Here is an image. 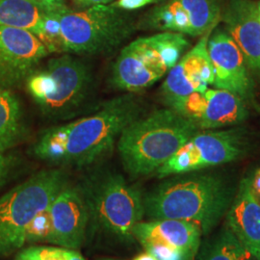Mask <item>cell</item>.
<instances>
[{
	"label": "cell",
	"mask_w": 260,
	"mask_h": 260,
	"mask_svg": "<svg viewBox=\"0 0 260 260\" xmlns=\"http://www.w3.org/2000/svg\"><path fill=\"white\" fill-rule=\"evenodd\" d=\"M140 116L132 93L115 98L93 114L45 130L32 152L56 166H89L111 152L122 130Z\"/></svg>",
	"instance_id": "1"
},
{
	"label": "cell",
	"mask_w": 260,
	"mask_h": 260,
	"mask_svg": "<svg viewBox=\"0 0 260 260\" xmlns=\"http://www.w3.org/2000/svg\"><path fill=\"white\" fill-rule=\"evenodd\" d=\"M233 188L212 174L187 173L171 177L143 198L151 220L173 219L199 225L203 235L211 231L233 203Z\"/></svg>",
	"instance_id": "2"
},
{
	"label": "cell",
	"mask_w": 260,
	"mask_h": 260,
	"mask_svg": "<svg viewBox=\"0 0 260 260\" xmlns=\"http://www.w3.org/2000/svg\"><path fill=\"white\" fill-rule=\"evenodd\" d=\"M199 131L193 121L172 108L140 116L122 130L117 142L122 166L133 177L156 173Z\"/></svg>",
	"instance_id": "3"
},
{
	"label": "cell",
	"mask_w": 260,
	"mask_h": 260,
	"mask_svg": "<svg viewBox=\"0 0 260 260\" xmlns=\"http://www.w3.org/2000/svg\"><path fill=\"white\" fill-rule=\"evenodd\" d=\"M188 47L185 36L174 32L134 40L121 49L113 65V86L128 93L148 89L170 73Z\"/></svg>",
	"instance_id": "4"
},
{
	"label": "cell",
	"mask_w": 260,
	"mask_h": 260,
	"mask_svg": "<svg viewBox=\"0 0 260 260\" xmlns=\"http://www.w3.org/2000/svg\"><path fill=\"white\" fill-rule=\"evenodd\" d=\"M58 52L95 55L119 47L129 37L133 22L126 11L98 5L80 11L60 10Z\"/></svg>",
	"instance_id": "5"
},
{
	"label": "cell",
	"mask_w": 260,
	"mask_h": 260,
	"mask_svg": "<svg viewBox=\"0 0 260 260\" xmlns=\"http://www.w3.org/2000/svg\"><path fill=\"white\" fill-rule=\"evenodd\" d=\"M28 93L51 118H68L89 96L93 76L89 67L70 53L50 58L28 76Z\"/></svg>",
	"instance_id": "6"
},
{
	"label": "cell",
	"mask_w": 260,
	"mask_h": 260,
	"mask_svg": "<svg viewBox=\"0 0 260 260\" xmlns=\"http://www.w3.org/2000/svg\"><path fill=\"white\" fill-rule=\"evenodd\" d=\"M68 183L61 169L40 171L0 198V258L24 247V233Z\"/></svg>",
	"instance_id": "7"
},
{
	"label": "cell",
	"mask_w": 260,
	"mask_h": 260,
	"mask_svg": "<svg viewBox=\"0 0 260 260\" xmlns=\"http://www.w3.org/2000/svg\"><path fill=\"white\" fill-rule=\"evenodd\" d=\"M90 222L116 241H134L133 231L145 215L139 189L117 173H105L94 178L85 192Z\"/></svg>",
	"instance_id": "8"
},
{
	"label": "cell",
	"mask_w": 260,
	"mask_h": 260,
	"mask_svg": "<svg viewBox=\"0 0 260 260\" xmlns=\"http://www.w3.org/2000/svg\"><path fill=\"white\" fill-rule=\"evenodd\" d=\"M246 149L247 138L242 129L199 131L155 174L165 178L230 163L242 157Z\"/></svg>",
	"instance_id": "9"
},
{
	"label": "cell",
	"mask_w": 260,
	"mask_h": 260,
	"mask_svg": "<svg viewBox=\"0 0 260 260\" xmlns=\"http://www.w3.org/2000/svg\"><path fill=\"white\" fill-rule=\"evenodd\" d=\"M49 54L47 46L30 31L0 26V89L25 82Z\"/></svg>",
	"instance_id": "10"
},
{
	"label": "cell",
	"mask_w": 260,
	"mask_h": 260,
	"mask_svg": "<svg viewBox=\"0 0 260 260\" xmlns=\"http://www.w3.org/2000/svg\"><path fill=\"white\" fill-rule=\"evenodd\" d=\"M169 108L193 121L200 130L232 126L245 121L248 110L238 95L222 89L191 93Z\"/></svg>",
	"instance_id": "11"
},
{
	"label": "cell",
	"mask_w": 260,
	"mask_h": 260,
	"mask_svg": "<svg viewBox=\"0 0 260 260\" xmlns=\"http://www.w3.org/2000/svg\"><path fill=\"white\" fill-rule=\"evenodd\" d=\"M208 38L209 34L201 38L168 74L161 94L169 107L191 93H203L210 85L213 86V66L207 51Z\"/></svg>",
	"instance_id": "12"
},
{
	"label": "cell",
	"mask_w": 260,
	"mask_h": 260,
	"mask_svg": "<svg viewBox=\"0 0 260 260\" xmlns=\"http://www.w3.org/2000/svg\"><path fill=\"white\" fill-rule=\"evenodd\" d=\"M207 51L214 70L213 86L229 91L243 101L253 96V85L247 63L232 36L218 30L207 42Z\"/></svg>",
	"instance_id": "13"
},
{
	"label": "cell",
	"mask_w": 260,
	"mask_h": 260,
	"mask_svg": "<svg viewBox=\"0 0 260 260\" xmlns=\"http://www.w3.org/2000/svg\"><path fill=\"white\" fill-rule=\"evenodd\" d=\"M49 212L53 223V245L80 249L90 223V209L84 191L67 183L49 205Z\"/></svg>",
	"instance_id": "14"
},
{
	"label": "cell",
	"mask_w": 260,
	"mask_h": 260,
	"mask_svg": "<svg viewBox=\"0 0 260 260\" xmlns=\"http://www.w3.org/2000/svg\"><path fill=\"white\" fill-rule=\"evenodd\" d=\"M223 21L228 33L241 50L246 63L260 74V18L257 3L232 0Z\"/></svg>",
	"instance_id": "15"
},
{
	"label": "cell",
	"mask_w": 260,
	"mask_h": 260,
	"mask_svg": "<svg viewBox=\"0 0 260 260\" xmlns=\"http://www.w3.org/2000/svg\"><path fill=\"white\" fill-rule=\"evenodd\" d=\"M225 225L256 260H260V202L243 178L226 212Z\"/></svg>",
	"instance_id": "16"
},
{
	"label": "cell",
	"mask_w": 260,
	"mask_h": 260,
	"mask_svg": "<svg viewBox=\"0 0 260 260\" xmlns=\"http://www.w3.org/2000/svg\"><path fill=\"white\" fill-rule=\"evenodd\" d=\"M202 235L201 229L196 223L173 219L141 221L133 231L134 239L141 245L150 242L161 243L186 251L195 257L201 247Z\"/></svg>",
	"instance_id": "17"
},
{
	"label": "cell",
	"mask_w": 260,
	"mask_h": 260,
	"mask_svg": "<svg viewBox=\"0 0 260 260\" xmlns=\"http://www.w3.org/2000/svg\"><path fill=\"white\" fill-rule=\"evenodd\" d=\"M46 11L29 0H0V26L19 28L43 38Z\"/></svg>",
	"instance_id": "18"
},
{
	"label": "cell",
	"mask_w": 260,
	"mask_h": 260,
	"mask_svg": "<svg viewBox=\"0 0 260 260\" xmlns=\"http://www.w3.org/2000/svg\"><path fill=\"white\" fill-rule=\"evenodd\" d=\"M23 136L19 100L10 90L0 89V152L15 147Z\"/></svg>",
	"instance_id": "19"
},
{
	"label": "cell",
	"mask_w": 260,
	"mask_h": 260,
	"mask_svg": "<svg viewBox=\"0 0 260 260\" xmlns=\"http://www.w3.org/2000/svg\"><path fill=\"white\" fill-rule=\"evenodd\" d=\"M196 258L197 260H256L226 225L214 237L205 242L198 251Z\"/></svg>",
	"instance_id": "20"
},
{
	"label": "cell",
	"mask_w": 260,
	"mask_h": 260,
	"mask_svg": "<svg viewBox=\"0 0 260 260\" xmlns=\"http://www.w3.org/2000/svg\"><path fill=\"white\" fill-rule=\"evenodd\" d=\"M190 19L192 36H205L211 33L221 19L218 0H178Z\"/></svg>",
	"instance_id": "21"
},
{
	"label": "cell",
	"mask_w": 260,
	"mask_h": 260,
	"mask_svg": "<svg viewBox=\"0 0 260 260\" xmlns=\"http://www.w3.org/2000/svg\"><path fill=\"white\" fill-rule=\"evenodd\" d=\"M15 260H86L78 250L60 246L33 245L17 251Z\"/></svg>",
	"instance_id": "22"
},
{
	"label": "cell",
	"mask_w": 260,
	"mask_h": 260,
	"mask_svg": "<svg viewBox=\"0 0 260 260\" xmlns=\"http://www.w3.org/2000/svg\"><path fill=\"white\" fill-rule=\"evenodd\" d=\"M54 232L53 223L49 212V206L44 211L40 212L29 223L24 233V246L53 245Z\"/></svg>",
	"instance_id": "23"
},
{
	"label": "cell",
	"mask_w": 260,
	"mask_h": 260,
	"mask_svg": "<svg viewBox=\"0 0 260 260\" xmlns=\"http://www.w3.org/2000/svg\"><path fill=\"white\" fill-rule=\"evenodd\" d=\"M145 251L153 254L157 260H194V255L161 243L150 242L142 245Z\"/></svg>",
	"instance_id": "24"
},
{
	"label": "cell",
	"mask_w": 260,
	"mask_h": 260,
	"mask_svg": "<svg viewBox=\"0 0 260 260\" xmlns=\"http://www.w3.org/2000/svg\"><path fill=\"white\" fill-rule=\"evenodd\" d=\"M164 0H115L114 2L110 3V5L123 10V11H134V10L141 9L143 7L152 5V4H159L163 2Z\"/></svg>",
	"instance_id": "25"
},
{
	"label": "cell",
	"mask_w": 260,
	"mask_h": 260,
	"mask_svg": "<svg viewBox=\"0 0 260 260\" xmlns=\"http://www.w3.org/2000/svg\"><path fill=\"white\" fill-rule=\"evenodd\" d=\"M14 158L6 152H0V186L8 177L10 171L13 167Z\"/></svg>",
	"instance_id": "26"
},
{
	"label": "cell",
	"mask_w": 260,
	"mask_h": 260,
	"mask_svg": "<svg viewBox=\"0 0 260 260\" xmlns=\"http://www.w3.org/2000/svg\"><path fill=\"white\" fill-rule=\"evenodd\" d=\"M44 11H54L67 7L65 0H29Z\"/></svg>",
	"instance_id": "27"
},
{
	"label": "cell",
	"mask_w": 260,
	"mask_h": 260,
	"mask_svg": "<svg viewBox=\"0 0 260 260\" xmlns=\"http://www.w3.org/2000/svg\"><path fill=\"white\" fill-rule=\"evenodd\" d=\"M80 9H87L98 5H108L115 0H71Z\"/></svg>",
	"instance_id": "28"
},
{
	"label": "cell",
	"mask_w": 260,
	"mask_h": 260,
	"mask_svg": "<svg viewBox=\"0 0 260 260\" xmlns=\"http://www.w3.org/2000/svg\"><path fill=\"white\" fill-rule=\"evenodd\" d=\"M251 192L260 202V168L250 177Z\"/></svg>",
	"instance_id": "29"
},
{
	"label": "cell",
	"mask_w": 260,
	"mask_h": 260,
	"mask_svg": "<svg viewBox=\"0 0 260 260\" xmlns=\"http://www.w3.org/2000/svg\"><path fill=\"white\" fill-rule=\"evenodd\" d=\"M132 260H157L156 257L151 254L149 251H145L142 253H140L138 255H136Z\"/></svg>",
	"instance_id": "30"
},
{
	"label": "cell",
	"mask_w": 260,
	"mask_h": 260,
	"mask_svg": "<svg viewBox=\"0 0 260 260\" xmlns=\"http://www.w3.org/2000/svg\"><path fill=\"white\" fill-rule=\"evenodd\" d=\"M257 7H258V14H259V18H260V2H259V3H257Z\"/></svg>",
	"instance_id": "31"
},
{
	"label": "cell",
	"mask_w": 260,
	"mask_h": 260,
	"mask_svg": "<svg viewBox=\"0 0 260 260\" xmlns=\"http://www.w3.org/2000/svg\"><path fill=\"white\" fill-rule=\"evenodd\" d=\"M101 260H118V259H112V258H105V259H101Z\"/></svg>",
	"instance_id": "32"
}]
</instances>
